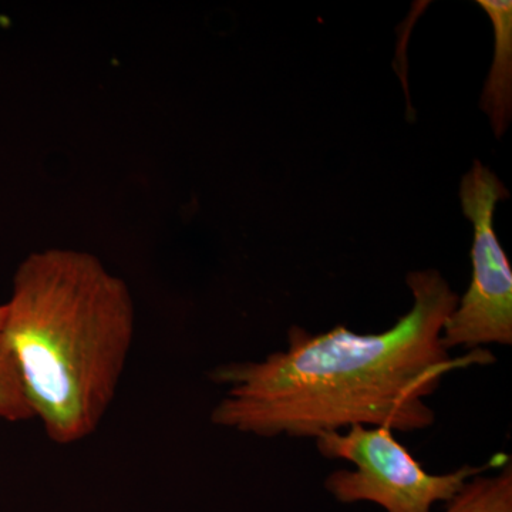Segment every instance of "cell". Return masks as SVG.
<instances>
[{"label": "cell", "mask_w": 512, "mask_h": 512, "mask_svg": "<svg viewBox=\"0 0 512 512\" xmlns=\"http://www.w3.org/2000/svg\"><path fill=\"white\" fill-rule=\"evenodd\" d=\"M406 284L412 309L384 332L291 326L285 349L212 369L211 382L225 387L212 424L262 439L315 440L353 426L430 429L436 413L427 399L443 380L497 359L488 349L451 356L443 348L444 322L460 298L437 269L410 272Z\"/></svg>", "instance_id": "cell-1"}, {"label": "cell", "mask_w": 512, "mask_h": 512, "mask_svg": "<svg viewBox=\"0 0 512 512\" xmlns=\"http://www.w3.org/2000/svg\"><path fill=\"white\" fill-rule=\"evenodd\" d=\"M134 330L130 289L96 256L50 248L19 265L0 338L47 439L70 446L96 433L119 390Z\"/></svg>", "instance_id": "cell-2"}, {"label": "cell", "mask_w": 512, "mask_h": 512, "mask_svg": "<svg viewBox=\"0 0 512 512\" xmlns=\"http://www.w3.org/2000/svg\"><path fill=\"white\" fill-rule=\"evenodd\" d=\"M315 443L320 456L355 466L325 478V490L338 503H373L386 512H433L434 505L453 500L471 478L511 460L508 454L497 453L481 466L429 473L386 427L353 426L322 434Z\"/></svg>", "instance_id": "cell-3"}, {"label": "cell", "mask_w": 512, "mask_h": 512, "mask_svg": "<svg viewBox=\"0 0 512 512\" xmlns=\"http://www.w3.org/2000/svg\"><path fill=\"white\" fill-rule=\"evenodd\" d=\"M508 197L500 178L478 160L461 180V207L474 227L473 274L444 322L441 345L448 352L512 345V269L494 229L495 207Z\"/></svg>", "instance_id": "cell-4"}, {"label": "cell", "mask_w": 512, "mask_h": 512, "mask_svg": "<svg viewBox=\"0 0 512 512\" xmlns=\"http://www.w3.org/2000/svg\"><path fill=\"white\" fill-rule=\"evenodd\" d=\"M490 16L495 33L494 62L485 82L481 110L490 116L494 134L503 136L512 114V3L510 0H478Z\"/></svg>", "instance_id": "cell-5"}, {"label": "cell", "mask_w": 512, "mask_h": 512, "mask_svg": "<svg viewBox=\"0 0 512 512\" xmlns=\"http://www.w3.org/2000/svg\"><path fill=\"white\" fill-rule=\"evenodd\" d=\"M441 512H512V460L471 478Z\"/></svg>", "instance_id": "cell-6"}, {"label": "cell", "mask_w": 512, "mask_h": 512, "mask_svg": "<svg viewBox=\"0 0 512 512\" xmlns=\"http://www.w3.org/2000/svg\"><path fill=\"white\" fill-rule=\"evenodd\" d=\"M0 419L10 423L33 419L32 410L23 393L12 356L2 338H0Z\"/></svg>", "instance_id": "cell-7"}, {"label": "cell", "mask_w": 512, "mask_h": 512, "mask_svg": "<svg viewBox=\"0 0 512 512\" xmlns=\"http://www.w3.org/2000/svg\"><path fill=\"white\" fill-rule=\"evenodd\" d=\"M3 319H5V305H0V329H2Z\"/></svg>", "instance_id": "cell-8"}]
</instances>
